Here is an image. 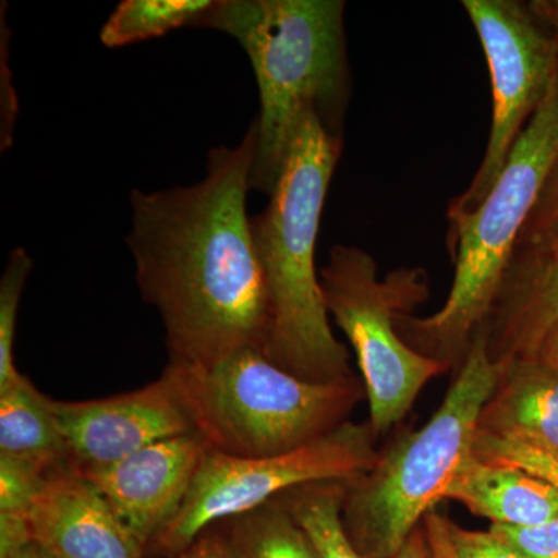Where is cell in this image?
Wrapping results in <instances>:
<instances>
[{
  "label": "cell",
  "mask_w": 558,
  "mask_h": 558,
  "mask_svg": "<svg viewBox=\"0 0 558 558\" xmlns=\"http://www.w3.org/2000/svg\"><path fill=\"white\" fill-rule=\"evenodd\" d=\"M256 140L253 121L236 146L209 150L194 185L132 190L128 245L170 365L199 368L266 347L269 303L247 213Z\"/></svg>",
  "instance_id": "cell-1"
},
{
  "label": "cell",
  "mask_w": 558,
  "mask_h": 558,
  "mask_svg": "<svg viewBox=\"0 0 558 558\" xmlns=\"http://www.w3.org/2000/svg\"><path fill=\"white\" fill-rule=\"evenodd\" d=\"M343 0H215L194 24L227 33L247 53L258 83L250 189L270 196L310 113L343 138L351 98Z\"/></svg>",
  "instance_id": "cell-2"
},
{
  "label": "cell",
  "mask_w": 558,
  "mask_h": 558,
  "mask_svg": "<svg viewBox=\"0 0 558 558\" xmlns=\"http://www.w3.org/2000/svg\"><path fill=\"white\" fill-rule=\"evenodd\" d=\"M343 150L310 113L301 123L266 208L252 234L266 282L269 330L263 354L300 379L354 377L347 348L333 336L315 266L319 222Z\"/></svg>",
  "instance_id": "cell-3"
},
{
  "label": "cell",
  "mask_w": 558,
  "mask_h": 558,
  "mask_svg": "<svg viewBox=\"0 0 558 558\" xmlns=\"http://www.w3.org/2000/svg\"><path fill=\"white\" fill-rule=\"evenodd\" d=\"M557 160L558 72L486 199L449 219L454 277L446 303L428 317L399 318L400 336L418 354L461 368Z\"/></svg>",
  "instance_id": "cell-4"
},
{
  "label": "cell",
  "mask_w": 558,
  "mask_h": 558,
  "mask_svg": "<svg viewBox=\"0 0 558 558\" xmlns=\"http://www.w3.org/2000/svg\"><path fill=\"white\" fill-rule=\"evenodd\" d=\"M476 332L457 379L424 427L407 433L365 475L344 483L341 519L366 558H392L475 453L481 414L502 376Z\"/></svg>",
  "instance_id": "cell-5"
},
{
  "label": "cell",
  "mask_w": 558,
  "mask_h": 558,
  "mask_svg": "<svg viewBox=\"0 0 558 558\" xmlns=\"http://www.w3.org/2000/svg\"><path fill=\"white\" fill-rule=\"evenodd\" d=\"M194 432L234 458L288 453L343 425L365 387L354 377L311 381L242 349L209 366L165 368Z\"/></svg>",
  "instance_id": "cell-6"
},
{
  "label": "cell",
  "mask_w": 558,
  "mask_h": 558,
  "mask_svg": "<svg viewBox=\"0 0 558 558\" xmlns=\"http://www.w3.org/2000/svg\"><path fill=\"white\" fill-rule=\"evenodd\" d=\"M319 281L328 314L357 355L368 424L377 438L405 417L428 381L449 369L409 347L398 328L402 315L427 301V271L403 267L380 279L368 252L339 244L330 250Z\"/></svg>",
  "instance_id": "cell-7"
},
{
  "label": "cell",
  "mask_w": 558,
  "mask_h": 558,
  "mask_svg": "<svg viewBox=\"0 0 558 558\" xmlns=\"http://www.w3.org/2000/svg\"><path fill=\"white\" fill-rule=\"evenodd\" d=\"M369 424L348 421L288 453L234 458L209 450L178 515L146 553L175 558L209 527L258 509L293 488L357 480L380 457Z\"/></svg>",
  "instance_id": "cell-8"
},
{
  "label": "cell",
  "mask_w": 558,
  "mask_h": 558,
  "mask_svg": "<svg viewBox=\"0 0 558 558\" xmlns=\"http://www.w3.org/2000/svg\"><path fill=\"white\" fill-rule=\"evenodd\" d=\"M462 9L486 54L494 106L483 160L468 190L451 199L449 219L470 215L486 199L558 72L556 36L534 3L464 0Z\"/></svg>",
  "instance_id": "cell-9"
},
{
  "label": "cell",
  "mask_w": 558,
  "mask_h": 558,
  "mask_svg": "<svg viewBox=\"0 0 558 558\" xmlns=\"http://www.w3.org/2000/svg\"><path fill=\"white\" fill-rule=\"evenodd\" d=\"M50 407L70 468L80 475L109 468L160 440L194 433L167 371L135 391L80 402L50 399Z\"/></svg>",
  "instance_id": "cell-10"
},
{
  "label": "cell",
  "mask_w": 558,
  "mask_h": 558,
  "mask_svg": "<svg viewBox=\"0 0 558 558\" xmlns=\"http://www.w3.org/2000/svg\"><path fill=\"white\" fill-rule=\"evenodd\" d=\"M209 447L196 432L160 440L109 468L84 473L148 549L178 515Z\"/></svg>",
  "instance_id": "cell-11"
},
{
  "label": "cell",
  "mask_w": 558,
  "mask_h": 558,
  "mask_svg": "<svg viewBox=\"0 0 558 558\" xmlns=\"http://www.w3.org/2000/svg\"><path fill=\"white\" fill-rule=\"evenodd\" d=\"M27 520L32 538L57 558H145L108 499L72 468L47 476Z\"/></svg>",
  "instance_id": "cell-12"
},
{
  "label": "cell",
  "mask_w": 558,
  "mask_h": 558,
  "mask_svg": "<svg viewBox=\"0 0 558 558\" xmlns=\"http://www.w3.org/2000/svg\"><path fill=\"white\" fill-rule=\"evenodd\" d=\"M558 323V248H519L481 326L488 354L508 365L534 355Z\"/></svg>",
  "instance_id": "cell-13"
},
{
  "label": "cell",
  "mask_w": 558,
  "mask_h": 558,
  "mask_svg": "<svg viewBox=\"0 0 558 558\" xmlns=\"http://www.w3.org/2000/svg\"><path fill=\"white\" fill-rule=\"evenodd\" d=\"M447 498L499 526L531 527L558 519V488L526 470L473 453Z\"/></svg>",
  "instance_id": "cell-14"
},
{
  "label": "cell",
  "mask_w": 558,
  "mask_h": 558,
  "mask_svg": "<svg viewBox=\"0 0 558 558\" xmlns=\"http://www.w3.org/2000/svg\"><path fill=\"white\" fill-rule=\"evenodd\" d=\"M502 368L480 429L558 454V371L537 360H513Z\"/></svg>",
  "instance_id": "cell-15"
},
{
  "label": "cell",
  "mask_w": 558,
  "mask_h": 558,
  "mask_svg": "<svg viewBox=\"0 0 558 558\" xmlns=\"http://www.w3.org/2000/svg\"><path fill=\"white\" fill-rule=\"evenodd\" d=\"M0 457L35 462L49 470L70 468L50 398L25 376L0 388Z\"/></svg>",
  "instance_id": "cell-16"
},
{
  "label": "cell",
  "mask_w": 558,
  "mask_h": 558,
  "mask_svg": "<svg viewBox=\"0 0 558 558\" xmlns=\"http://www.w3.org/2000/svg\"><path fill=\"white\" fill-rule=\"evenodd\" d=\"M223 523L238 558H318L279 498Z\"/></svg>",
  "instance_id": "cell-17"
},
{
  "label": "cell",
  "mask_w": 558,
  "mask_h": 558,
  "mask_svg": "<svg viewBox=\"0 0 558 558\" xmlns=\"http://www.w3.org/2000/svg\"><path fill=\"white\" fill-rule=\"evenodd\" d=\"M215 0H123L105 22L101 44L108 49L131 46L182 27H194Z\"/></svg>",
  "instance_id": "cell-18"
},
{
  "label": "cell",
  "mask_w": 558,
  "mask_h": 558,
  "mask_svg": "<svg viewBox=\"0 0 558 558\" xmlns=\"http://www.w3.org/2000/svg\"><path fill=\"white\" fill-rule=\"evenodd\" d=\"M344 483H319L281 495L282 505L306 532L318 558H366L349 538L341 519Z\"/></svg>",
  "instance_id": "cell-19"
},
{
  "label": "cell",
  "mask_w": 558,
  "mask_h": 558,
  "mask_svg": "<svg viewBox=\"0 0 558 558\" xmlns=\"http://www.w3.org/2000/svg\"><path fill=\"white\" fill-rule=\"evenodd\" d=\"M33 269L31 255L24 248L11 250L0 278V388L9 387L22 374L14 365V339L22 292Z\"/></svg>",
  "instance_id": "cell-20"
},
{
  "label": "cell",
  "mask_w": 558,
  "mask_h": 558,
  "mask_svg": "<svg viewBox=\"0 0 558 558\" xmlns=\"http://www.w3.org/2000/svg\"><path fill=\"white\" fill-rule=\"evenodd\" d=\"M475 454L486 461L501 462L526 470L538 478L548 481L558 488V454L521 440L502 438L478 428Z\"/></svg>",
  "instance_id": "cell-21"
},
{
  "label": "cell",
  "mask_w": 558,
  "mask_h": 558,
  "mask_svg": "<svg viewBox=\"0 0 558 558\" xmlns=\"http://www.w3.org/2000/svg\"><path fill=\"white\" fill-rule=\"evenodd\" d=\"M58 470V469H57ZM54 470L35 462L0 457V513H25Z\"/></svg>",
  "instance_id": "cell-22"
},
{
  "label": "cell",
  "mask_w": 558,
  "mask_h": 558,
  "mask_svg": "<svg viewBox=\"0 0 558 558\" xmlns=\"http://www.w3.org/2000/svg\"><path fill=\"white\" fill-rule=\"evenodd\" d=\"M519 248H558V160L521 233Z\"/></svg>",
  "instance_id": "cell-23"
},
{
  "label": "cell",
  "mask_w": 558,
  "mask_h": 558,
  "mask_svg": "<svg viewBox=\"0 0 558 558\" xmlns=\"http://www.w3.org/2000/svg\"><path fill=\"white\" fill-rule=\"evenodd\" d=\"M454 558H531L495 532L469 531L450 521Z\"/></svg>",
  "instance_id": "cell-24"
},
{
  "label": "cell",
  "mask_w": 558,
  "mask_h": 558,
  "mask_svg": "<svg viewBox=\"0 0 558 558\" xmlns=\"http://www.w3.org/2000/svg\"><path fill=\"white\" fill-rule=\"evenodd\" d=\"M490 531L531 558H558V519L531 527L492 524Z\"/></svg>",
  "instance_id": "cell-25"
},
{
  "label": "cell",
  "mask_w": 558,
  "mask_h": 558,
  "mask_svg": "<svg viewBox=\"0 0 558 558\" xmlns=\"http://www.w3.org/2000/svg\"><path fill=\"white\" fill-rule=\"evenodd\" d=\"M25 513H0V558H9L32 542Z\"/></svg>",
  "instance_id": "cell-26"
},
{
  "label": "cell",
  "mask_w": 558,
  "mask_h": 558,
  "mask_svg": "<svg viewBox=\"0 0 558 558\" xmlns=\"http://www.w3.org/2000/svg\"><path fill=\"white\" fill-rule=\"evenodd\" d=\"M175 558H238V556L226 529L213 526Z\"/></svg>",
  "instance_id": "cell-27"
},
{
  "label": "cell",
  "mask_w": 558,
  "mask_h": 558,
  "mask_svg": "<svg viewBox=\"0 0 558 558\" xmlns=\"http://www.w3.org/2000/svg\"><path fill=\"white\" fill-rule=\"evenodd\" d=\"M450 519L444 513L429 512L422 521L427 537L429 558H454L450 538Z\"/></svg>",
  "instance_id": "cell-28"
},
{
  "label": "cell",
  "mask_w": 558,
  "mask_h": 558,
  "mask_svg": "<svg viewBox=\"0 0 558 558\" xmlns=\"http://www.w3.org/2000/svg\"><path fill=\"white\" fill-rule=\"evenodd\" d=\"M526 360H537L542 365L558 371V323L553 329L543 337L538 348L535 349L534 355Z\"/></svg>",
  "instance_id": "cell-29"
},
{
  "label": "cell",
  "mask_w": 558,
  "mask_h": 558,
  "mask_svg": "<svg viewBox=\"0 0 558 558\" xmlns=\"http://www.w3.org/2000/svg\"><path fill=\"white\" fill-rule=\"evenodd\" d=\"M392 558H429L427 537H425L424 527H418L405 543L398 556Z\"/></svg>",
  "instance_id": "cell-30"
},
{
  "label": "cell",
  "mask_w": 558,
  "mask_h": 558,
  "mask_svg": "<svg viewBox=\"0 0 558 558\" xmlns=\"http://www.w3.org/2000/svg\"><path fill=\"white\" fill-rule=\"evenodd\" d=\"M532 3L543 21L549 25L558 43V0H535Z\"/></svg>",
  "instance_id": "cell-31"
},
{
  "label": "cell",
  "mask_w": 558,
  "mask_h": 558,
  "mask_svg": "<svg viewBox=\"0 0 558 558\" xmlns=\"http://www.w3.org/2000/svg\"><path fill=\"white\" fill-rule=\"evenodd\" d=\"M9 558H57L53 554H50L49 550L43 548L39 543H36L35 539H32L28 545H25L24 548L17 550L16 554Z\"/></svg>",
  "instance_id": "cell-32"
}]
</instances>
